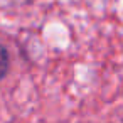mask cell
Wrapping results in <instances>:
<instances>
[{"label": "cell", "mask_w": 123, "mask_h": 123, "mask_svg": "<svg viewBox=\"0 0 123 123\" xmlns=\"http://www.w3.org/2000/svg\"><path fill=\"white\" fill-rule=\"evenodd\" d=\"M9 52H7V49L0 44V79H2L5 74H7V71H9Z\"/></svg>", "instance_id": "cell-1"}, {"label": "cell", "mask_w": 123, "mask_h": 123, "mask_svg": "<svg viewBox=\"0 0 123 123\" xmlns=\"http://www.w3.org/2000/svg\"><path fill=\"white\" fill-rule=\"evenodd\" d=\"M29 2H34V0H29Z\"/></svg>", "instance_id": "cell-2"}]
</instances>
